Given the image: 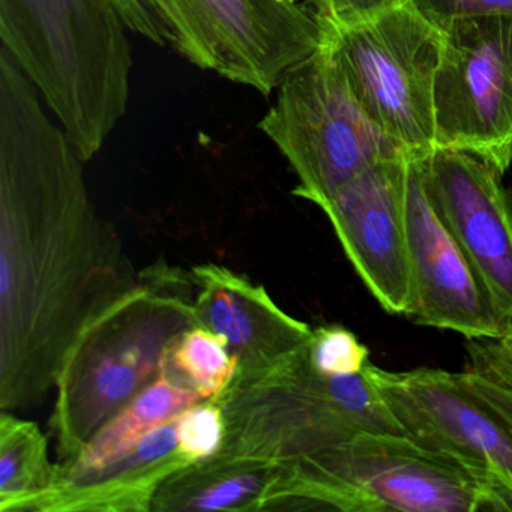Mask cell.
Listing matches in <instances>:
<instances>
[{"mask_svg":"<svg viewBox=\"0 0 512 512\" xmlns=\"http://www.w3.org/2000/svg\"><path fill=\"white\" fill-rule=\"evenodd\" d=\"M0 49V409L56 388L71 347L140 283L89 196L82 155Z\"/></svg>","mask_w":512,"mask_h":512,"instance_id":"1","label":"cell"},{"mask_svg":"<svg viewBox=\"0 0 512 512\" xmlns=\"http://www.w3.org/2000/svg\"><path fill=\"white\" fill-rule=\"evenodd\" d=\"M112 0H0V40L83 160L127 113L133 52Z\"/></svg>","mask_w":512,"mask_h":512,"instance_id":"2","label":"cell"},{"mask_svg":"<svg viewBox=\"0 0 512 512\" xmlns=\"http://www.w3.org/2000/svg\"><path fill=\"white\" fill-rule=\"evenodd\" d=\"M193 302L191 274L154 266L80 334L56 382L50 421L61 463L160 376L170 346L197 326Z\"/></svg>","mask_w":512,"mask_h":512,"instance_id":"3","label":"cell"},{"mask_svg":"<svg viewBox=\"0 0 512 512\" xmlns=\"http://www.w3.org/2000/svg\"><path fill=\"white\" fill-rule=\"evenodd\" d=\"M284 470L269 511L506 512L475 473L406 434L362 431Z\"/></svg>","mask_w":512,"mask_h":512,"instance_id":"4","label":"cell"},{"mask_svg":"<svg viewBox=\"0 0 512 512\" xmlns=\"http://www.w3.org/2000/svg\"><path fill=\"white\" fill-rule=\"evenodd\" d=\"M223 410L220 451L266 458L284 469L362 431L404 433L367 371L323 376L308 349L256 380H230L212 398Z\"/></svg>","mask_w":512,"mask_h":512,"instance_id":"5","label":"cell"},{"mask_svg":"<svg viewBox=\"0 0 512 512\" xmlns=\"http://www.w3.org/2000/svg\"><path fill=\"white\" fill-rule=\"evenodd\" d=\"M277 92L260 131L295 172L293 194L319 208L374 164L404 154L365 115L325 43Z\"/></svg>","mask_w":512,"mask_h":512,"instance_id":"6","label":"cell"},{"mask_svg":"<svg viewBox=\"0 0 512 512\" xmlns=\"http://www.w3.org/2000/svg\"><path fill=\"white\" fill-rule=\"evenodd\" d=\"M325 44L370 121L409 157L436 149L434 89L445 34L406 2Z\"/></svg>","mask_w":512,"mask_h":512,"instance_id":"7","label":"cell"},{"mask_svg":"<svg viewBox=\"0 0 512 512\" xmlns=\"http://www.w3.org/2000/svg\"><path fill=\"white\" fill-rule=\"evenodd\" d=\"M173 49L200 70L271 95L325 43L307 0H158Z\"/></svg>","mask_w":512,"mask_h":512,"instance_id":"8","label":"cell"},{"mask_svg":"<svg viewBox=\"0 0 512 512\" xmlns=\"http://www.w3.org/2000/svg\"><path fill=\"white\" fill-rule=\"evenodd\" d=\"M434 89L436 148L512 164V16L473 17L442 29Z\"/></svg>","mask_w":512,"mask_h":512,"instance_id":"9","label":"cell"},{"mask_svg":"<svg viewBox=\"0 0 512 512\" xmlns=\"http://www.w3.org/2000/svg\"><path fill=\"white\" fill-rule=\"evenodd\" d=\"M365 371L406 436L475 473L512 512V431L458 373L388 371L371 362Z\"/></svg>","mask_w":512,"mask_h":512,"instance_id":"10","label":"cell"},{"mask_svg":"<svg viewBox=\"0 0 512 512\" xmlns=\"http://www.w3.org/2000/svg\"><path fill=\"white\" fill-rule=\"evenodd\" d=\"M406 233L412 278L410 319L467 340H497L511 332L457 239L437 214L418 157L407 158Z\"/></svg>","mask_w":512,"mask_h":512,"instance_id":"11","label":"cell"},{"mask_svg":"<svg viewBox=\"0 0 512 512\" xmlns=\"http://www.w3.org/2000/svg\"><path fill=\"white\" fill-rule=\"evenodd\" d=\"M407 158L374 164L344 185L325 205L347 259L368 292L389 314L412 311L406 233Z\"/></svg>","mask_w":512,"mask_h":512,"instance_id":"12","label":"cell"},{"mask_svg":"<svg viewBox=\"0 0 512 512\" xmlns=\"http://www.w3.org/2000/svg\"><path fill=\"white\" fill-rule=\"evenodd\" d=\"M418 158L437 214L512 320V209L502 175L457 149L436 148Z\"/></svg>","mask_w":512,"mask_h":512,"instance_id":"13","label":"cell"},{"mask_svg":"<svg viewBox=\"0 0 512 512\" xmlns=\"http://www.w3.org/2000/svg\"><path fill=\"white\" fill-rule=\"evenodd\" d=\"M197 325L214 332L235 358V380H256L307 352L313 329L284 313L265 287L214 263L194 266Z\"/></svg>","mask_w":512,"mask_h":512,"instance_id":"14","label":"cell"},{"mask_svg":"<svg viewBox=\"0 0 512 512\" xmlns=\"http://www.w3.org/2000/svg\"><path fill=\"white\" fill-rule=\"evenodd\" d=\"M176 419L149 431L134 449L103 472L58 491L44 512L151 511L161 484L193 464L179 451Z\"/></svg>","mask_w":512,"mask_h":512,"instance_id":"15","label":"cell"},{"mask_svg":"<svg viewBox=\"0 0 512 512\" xmlns=\"http://www.w3.org/2000/svg\"><path fill=\"white\" fill-rule=\"evenodd\" d=\"M284 472L266 458L218 451L167 478L151 511H268Z\"/></svg>","mask_w":512,"mask_h":512,"instance_id":"16","label":"cell"},{"mask_svg":"<svg viewBox=\"0 0 512 512\" xmlns=\"http://www.w3.org/2000/svg\"><path fill=\"white\" fill-rule=\"evenodd\" d=\"M200 401L203 398L196 391L179 385L161 371L151 385L146 386L89 440L79 455L58 464L55 488L41 512L58 491L82 484L103 472L134 449L149 431L173 421Z\"/></svg>","mask_w":512,"mask_h":512,"instance_id":"17","label":"cell"},{"mask_svg":"<svg viewBox=\"0 0 512 512\" xmlns=\"http://www.w3.org/2000/svg\"><path fill=\"white\" fill-rule=\"evenodd\" d=\"M58 464L49 460L47 439L35 422L0 415V511L41 512L55 488Z\"/></svg>","mask_w":512,"mask_h":512,"instance_id":"18","label":"cell"},{"mask_svg":"<svg viewBox=\"0 0 512 512\" xmlns=\"http://www.w3.org/2000/svg\"><path fill=\"white\" fill-rule=\"evenodd\" d=\"M161 371L203 400L217 397L235 376L236 361L214 332L193 326L176 338Z\"/></svg>","mask_w":512,"mask_h":512,"instance_id":"19","label":"cell"},{"mask_svg":"<svg viewBox=\"0 0 512 512\" xmlns=\"http://www.w3.org/2000/svg\"><path fill=\"white\" fill-rule=\"evenodd\" d=\"M308 359L311 367L323 376L358 374L370 364V350L355 332L340 325L313 329Z\"/></svg>","mask_w":512,"mask_h":512,"instance_id":"20","label":"cell"},{"mask_svg":"<svg viewBox=\"0 0 512 512\" xmlns=\"http://www.w3.org/2000/svg\"><path fill=\"white\" fill-rule=\"evenodd\" d=\"M178 448L188 460H205L220 451L224 442L223 410L214 400H203L176 419Z\"/></svg>","mask_w":512,"mask_h":512,"instance_id":"21","label":"cell"},{"mask_svg":"<svg viewBox=\"0 0 512 512\" xmlns=\"http://www.w3.org/2000/svg\"><path fill=\"white\" fill-rule=\"evenodd\" d=\"M325 29H347L371 22L407 0H307Z\"/></svg>","mask_w":512,"mask_h":512,"instance_id":"22","label":"cell"},{"mask_svg":"<svg viewBox=\"0 0 512 512\" xmlns=\"http://www.w3.org/2000/svg\"><path fill=\"white\" fill-rule=\"evenodd\" d=\"M440 29L473 17L512 16V0H407Z\"/></svg>","mask_w":512,"mask_h":512,"instance_id":"23","label":"cell"},{"mask_svg":"<svg viewBox=\"0 0 512 512\" xmlns=\"http://www.w3.org/2000/svg\"><path fill=\"white\" fill-rule=\"evenodd\" d=\"M470 370L512 391V335L497 340H469Z\"/></svg>","mask_w":512,"mask_h":512,"instance_id":"24","label":"cell"},{"mask_svg":"<svg viewBox=\"0 0 512 512\" xmlns=\"http://www.w3.org/2000/svg\"><path fill=\"white\" fill-rule=\"evenodd\" d=\"M458 376H460L461 383L482 403L487 404L512 431V391L476 371H463V373H458Z\"/></svg>","mask_w":512,"mask_h":512,"instance_id":"25","label":"cell"},{"mask_svg":"<svg viewBox=\"0 0 512 512\" xmlns=\"http://www.w3.org/2000/svg\"><path fill=\"white\" fill-rule=\"evenodd\" d=\"M509 335H512V320H511V332H509ZM508 337V335H506Z\"/></svg>","mask_w":512,"mask_h":512,"instance_id":"26","label":"cell"},{"mask_svg":"<svg viewBox=\"0 0 512 512\" xmlns=\"http://www.w3.org/2000/svg\"><path fill=\"white\" fill-rule=\"evenodd\" d=\"M307 4H308V2H307Z\"/></svg>","mask_w":512,"mask_h":512,"instance_id":"27","label":"cell"}]
</instances>
